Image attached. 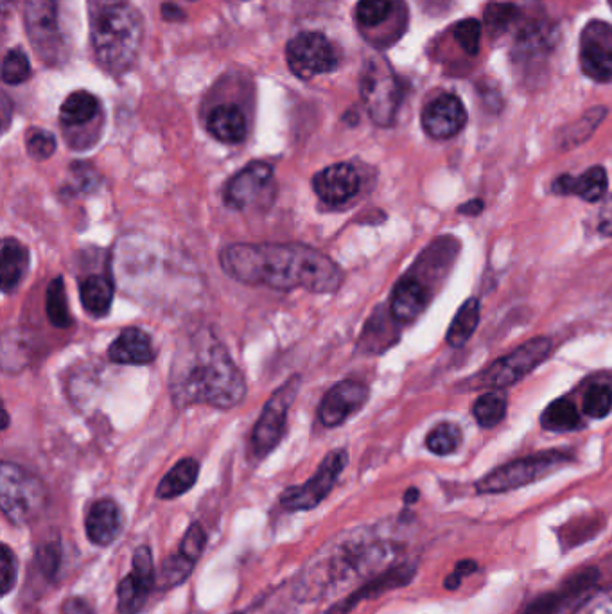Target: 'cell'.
Instances as JSON below:
<instances>
[{"label": "cell", "instance_id": "1", "mask_svg": "<svg viewBox=\"0 0 612 614\" xmlns=\"http://www.w3.org/2000/svg\"><path fill=\"white\" fill-rule=\"evenodd\" d=\"M232 279L272 290L336 293L343 282L340 266L329 255L302 243H237L219 255Z\"/></svg>", "mask_w": 612, "mask_h": 614}, {"label": "cell", "instance_id": "2", "mask_svg": "<svg viewBox=\"0 0 612 614\" xmlns=\"http://www.w3.org/2000/svg\"><path fill=\"white\" fill-rule=\"evenodd\" d=\"M171 399L178 408L205 404L228 410L245 399L246 381L227 347L207 327L180 343L169 376Z\"/></svg>", "mask_w": 612, "mask_h": 614}, {"label": "cell", "instance_id": "3", "mask_svg": "<svg viewBox=\"0 0 612 614\" xmlns=\"http://www.w3.org/2000/svg\"><path fill=\"white\" fill-rule=\"evenodd\" d=\"M397 557L394 544L367 541L363 537H345L341 543H329L316 555L300 577V593L307 598L333 593L343 584L359 577L374 575L390 566Z\"/></svg>", "mask_w": 612, "mask_h": 614}, {"label": "cell", "instance_id": "4", "mask_svg": "<svg viewBox=\"0 0 612 614\" xmlns=\"http://www.w3.org/2000/svg\"><path fill=\"white\" fill-rule=\"evenodd\" d=\"M92 47L106 71H130L142 44V20L130 0H88Z\"/></svg>", "mask_w": 612, "mask_h": 614}, {"label": "cell", "instance_id": "5", "mask_svg": "<svg viewBox=\"0 0 612 614\" xmlns=\"http://www.w3.org/2000/svg\"><path fill=\"white\" fill-rule=\"evenodd\" d=\"M47 505L42 480L11 462L0 465V507L13 525H29L40 518Z\"/></svg>", "mask_w": 612, "mask_h": 614}, {"label": "cell", "instance_id": "6", "mask_svg": "<svg viewBox=\"0 0 612 614\" xmlns=\"http://www.w3.org/2000/svg\"><path fill=\"white\" fill-rule=\"evenodd\" d=\"M550 338H534L465 381L467 390H503L534 372L551 354Z\"/></svg>", "mask_w": 612, "mask_h": 614}, {"label": "cell", "instance_id": "7", "mask_svg": "<svg viewBox=\"0 0 612 614\" xmlns=\"http://www.w3.org/2000/svg\"><path fill=\"white\" fill-rule=\"evenodd\" d=\"M571 458L559 451H546L532 457L517 458L498 469L485 474L476 482V491L480 494H503L517 491L526 485L543 480L551 473L559 471L560 467L569 464Z\"/></svg>", "mask_w": 612, "mask_h": 614}, {"label": "cell", "instance_id": "8", "mask_svg": "<svg viewBox=\"0 0 612 614\" xmlns=\"http://www.w3.org/2000/svg\"><path fill=\"white\" fill-rule=\"evenodd\" d=\"M361 97L377 126H392L401 105V87L390 65L381 58L368 60L361 76Z\"/></svg>", "mask_w": 612, "mask_h": 614}, {"label": "cell", "instance_id": "9", "mask_svg": "<svg viewBox=\"0 0 612 614\" xmlns=\"http://www.w3.org/2000/svg\"><path fill=\"white\" fill-rule=\"evenodd\" d=\"M347 462L349 455L345 449H336L333 453H329L309 482L289 487L282 492L280 496L282 509L289 512L316 509L333 491L340 474L347 467Z\"/></svg>", "mask_w": 612, "mask_h": 614}, {"label": "cell", "instance_id": "10", "mask_svg": "<svg viewBox=\"0 0 612 614\" xmlns=\"http://www.w3.org/2000/svg\"><path fill=\"white\" fill-rule=\"evenodd\" d=\"M275 196L277 184L272 166L266 162H252L228 182L225 202L237 211L266 209L275 202Z\"/></svg>", "mask_w": 612, "mask_h": 614}, {"label": "cell", "instance_id": "11", "mask_svg": "<svg viewBox=\"0 0 612 614\" xmlns=\"http://www.w3.org/2000/svg\"><path fill=\"white\" fill-rule=\"evenodd\" d=\"M300 385L302 381L298 376L289 379L288 383L280 386L264 406L263 413L255 424L254 435H252L255 457L264 458L279 446L280 440L284 437L289 408L297 399Z\"/></svg>", "mask_w": 612, "mask_h": 614}, {"label": "cell", "instance_id": "12", "mask_svg": "<svg viewBox=\"0 0 612 614\" xmlns=\"http://www.w3.org/2000/svg\"><path fill=\"white\" fill-rule=\"evenodd\" d=\"M289 69L300 79H311L338 67V54L322 33H300L286 47Z\"/></svg>", "mask_w": 612, "mask_h": 614}, {"label": "cell", "instance_id": "13", "mask_svg": "<svg viewBox=\"0 0 612 614\" xmlns=\"http://www.w3.org/2000/svg\"><path fill=\"white\" fill-rule=\"evenodd\" d=\"M157 586L153 553L149 546H139L133 553L132 573L126 575L117 588L119 614H137L146 606L151 589Z\"/></svg>", "mask_w": 612, "mask_h": 614}, {"label": "cell", "instance_id": "14", "mask_svg": "<svg viewBox=\"0 0 612 614\" xmlns=\"http://www.w3.org/2000/svg\"><path fill=\"white\" fill-rule=\"evenodd\" d=\"M580 67L598 83L612 81V26L602 20L589 22L580 35Z\"/></svg>", "mask_w": 612, "mask_h": 614}, {"label": "cell", "instance_id": "15", "mask_svg": "<svg viewBox=\"0 0 612 614\" xmlns=\"http://www.w3.org/2000/svg\"><path fill=\"white\" fill-rule=\"evenodd\" d=\"M27 35L35 45L40 58L60 56L62 36L58 29L54 0H26Z\"/></svg>", "mask_w": 612, "mask_h": 614}, {"label": "cell", "instance_id": "16", "mask_svg": "<svg viewBox=\"0 0 612 614\" xmlns=\"http://www.w3.org/2000/svg\"><path fill=\"white\" fill-rule=\"evenodd\" d=\"M370 390L365 383L356 379H345L338 385H334L325 394L318 417L325 428H336L350 419L354 413H358L368 401Z\"/></svg>", "mask_w": 612, "mask_h": 614}, {"label": "cell", "instance_id": "17", "mask_svg": "<svg viewBox=\"0 0 612 614\" xmlns=\"http://www.w3.org/2000/svg\"><path fill=\"white\" fill-rule=\"evenodd\" d=\"M467 112L458 97L442 94L433 99L422 112V128L429 137L446 141L464 130Z\"/></svg>", "mask_w": 612, "mask_h": 614}, {"label": "cell", "instance_id": "18", "mask_svg": "<svg viewBox=\"0 0 612 614\" xmlns=\"http://www.w3.org/2000/svg\"><path fill=\"white\" fill-rule=\"evenodd\" d=\"M358 171L350 164H334L313 176L316 196L327 205H343L359 193Z\"/></svg>", "mask_w": 612, "mask_h": 614}, {"label": "cell", "instance_id": "19", "mask_svg": "<svg viewBox=\"0 0 612 614\" xmlns=\"http://www.w3.org/2000/svg\"><path fill=\"white\" fill-rule=\"evenodd\" d=\"M123 510L114 500H99L88 509L85 532L96 546H110L123 532Z\"/></svg>", "mask_w": 612, "mask_h": 614}, {"label": "cell", "instance_id": "20", "mask_svg": "<svg viewBox=\"0 0 612 614\" xmlns=\"http://www.w3.org/2000/svg\"><path fill=\"white\" fill-rule=\"evenodd\" d=\"M429 302L428 286L415 275H408L395 286L390 315L399 324H410L417 320Z\"/></svg>", "mask_w": 612, "mask_h": 614}, {"label": "cell", "instance_id": "21", "mask_svg": "<svg viewBox=\"0 0 612 614\" xmlns=\"http://www.w3.org/2000/svg\"><path fill=\"white\" fill-rule=\"evenodd\" d=\"M553 193L564 196H578L584 202H600L607 194L609 180L607 171L602 166L589 167L586 173L580 176L560 175L553 185Z\"/></svg>", "mask_w": 612, "mask_h": 614}, {"label": "cell", "instance_id": "22", "mask_svg": "<svg viewBox=\"0 0 612 614\" xmlns=\"http://www.w3.org/2000/svg\"><path fill=\"white\" fill-rule=\"evenodd\" d=\"M108 358L119 365H148L155 360L151 338L137 327L124 329L108 349Z\"/></svg>", "mask_w": 612, "mask_h": 614}, {"label": "cell", "instance_id": "23", "mask_svg": "<svg viewBox=\"0 0 612 614\" xmlns=\"http://www.w3.org/2000/svg\"><path fill=\"white\" fill-rule=\"evenodd\" d=\"M207 130L219 142L239 144L245 141L248 124L239 106L219 105L207 117Z\"/></svg>", "mask_w": 612, "mask_h": 614}, {"label": "cell", "instance_id": "24", "mask_svg": "<svg viewBox=\"0 0 612 614\" xmlns=\"http://www.w3.org/2000/svg\"><path fill=\"white\" fill-rule=\"evenodd\" d=\"M29 268V250L17 239L6 237L0 252V286L9 295L17 290Z\"/></svg>", "mask_w": 612, "mask_h": 614}, {"label": "cell", "instance_id": "25", "mask_svg": "<svg viewBox=\"0 0 612 614\" xmlns=\"http://www.w3.org/2000/svg\"><path fill=\"white\" fill-rule=\"evenodd\" d=\"M413 577H415V566L413 564H397L394 568L374 577V580H370L367 586H363L352 597L347 598V602L340 609L347 613L350 607L356 606L361 598L377 597L388 589L403 588L408 582H411Z\"/></svg>", "mask_w": 612, "mask_h": 614}, {"label": "cell", "instance_id": "26", "mask_svg": "<svg viewBox=\"0 0 612 614\" xmlns=\"http://www.w3.org/2000/svg\"><path fill=\"white\" fill-rule=\"evenodd\" d=\"M79 299L88 315L103 318L110 313L114 300V284L103 275H88L79 284Z\"/></svg>", "mask_w": 612, "mask_h": 614}, {"label": "cell", "instance_id": "27", "mask_svg": "<svg viewBox=\"0 0 612 614\" xmlns=\"http://www.w3.org/2000/svg\"><path fill=\"white\" fill-rule=\"evenodd\" d=\"M200 464L194 458H184L158 483L157 496L160 500H173L193 489L198 480Z\"/></svg>", "mask_w": 612, "mask_h": 614}, {"label": "cell", "instance_id": "28", "mask_svg": "<svg viewBox=\"0 0 612 614\" xmlns=\"http://www.w3.org/2000/svg\"><path fill=\"white\" fill-rule=\"evenodd\" d=\"M478 324H480V302L478 299L465 300L447 329V343L455 349L464 347L478 329Z\"/></svg>", "mask_w": 612, "mask_h": 614}, {"label": "cell", "instance_id": "29", "mask_svg": "<svg viewBox=\"0 0 612 614\" xmlns=\"http://www.w3.org/2000/svg\"><path fill=\"white\" fill-rule=\"evenodd\" d=\"M541 426L544 430L555 431V433H569V431L580 430L584 424H582V417L573 401L557 399L548 404V408L541 415Z\"/></svg>", "mask_w": 612, "mask_h": 614}, {"label": "cell", "instance_id": "30", "mask_svg": "<svg viewBox=\"0 0 612 614\" xmlns=\"http://www.w3.org/2000/svg\"><path fill=\"white\" fill-rule=\"evenodd\" d=\"M99 112L96 96L87 90H78L63 101L60 119L65 126H83L90 123Z\"/></svg>", "mask_w": 612, "mask_h": 614}, {"label": "cell", "instance_id": "31", "mask_svg": "<svg viewBox=\"0 0 612 614\" xmlns=\"http://www.w3.org/2000/svg\"><path fill=\"white\" fill-rule=\"evenodd\" d=\"M507 406V395L501 394L499 390H492L489 394L480 395L476 399L473 406L474 419L481 428H494L505 419Z\"/></svg>", "mask_w": 612, "mask_h": 614}, {"label": "cell", "instance_id": "32", "mask_svg": "<svg viewBox=\"0 0 612 614\" xmlns=\"http://www.w3.org/2000/svg\"><path fill=\"white\" fill-rule=\"evenodd\" d=\"M45 311L49 322L58 329H67L72 324L69 313V302H67V291L63 277H56L49 288L45 297Z\"/></svg>", "mask_w": 612, "mask_h": 614}, {"label": "cell", "instance_id": "33", "mask_svg": "<svg viewBox=\"0 0 612 614\" xmlns=\"http://www.w3.org/2000/svg\"><path fill=\"white\" fill-rule=\"evenodd\" d=\"M604 117L605 108H595V110L587 112L582 119H578L577 123L568 126L564 133L560 135V148L562 150H571V148H575L578 144L587 141L593 135L596 128H598V124L604 121Z\"/></svg>", "mask_w": 612, "mask_h": 614}, {"label": "cell", "instance_id": "34", "mask_svg": "<svg viewBox=\"0 0 612 614\" xmlns=\"http://www.w3.org/2000/svg\"><path fill=\"white\" fill-rule=\"evenodd\" d=\"M194 562L187 559L184 553H175L169 555L166 561L162 562L160 570L157 573V586L160 589H173L180 584H184L185 580L191 577L193 573Z\"/></svg>", "mask_w": 612, "mask_h": 614}, {"label": "cell", "instance_id": "35", "mask_svg": "<svg viewBox=\"0 0 612 614\" xmlns=\"http://www.w3.org/2000/svg\"><path fill=\"white\" fill-rule=\"evenodd\" d=\"M462 446V430L451 424V422H442L429 431L426 437V448L438 457H446L455 453L456 449Z\"/></svg>", "mask_w": 612, "mask_h": 614}, {"label": "cell", "instance_id": "36", "mask_svg": "<svg viewBox=\"0 0 612 614\" xmlns=\"http://www.w3.org/2000/svg\"><path fill=\"white\" fill-rule=\"evenodd\" d=\"M582 410L591 419H604L612 412V385L596 381L584 395Z\"/></svg>", "mask_w": 612, "mask_h": 614}, {"label": "cell", "instance_id": "37", "mask_svg": "<svg viewBox=\"0 0 612 614\" xmlns=\"http://www.w3.org/2000/svg\"><path fill=\"white\" fill-rule=\"evenodd\" d=\"M395 0H359L356 17L363 27H376L383 24L394 11Z\"/></svg>", "mask_w": 612, "mask_h": 614}, {"label": "cell", "instance_id": "38", "mask_svg": "<svg viewBox=\"0 0 612 614\" xmlns=\"http://www.w3.org/2000/svg\"><path fill=\"white\" fill-rule=\"evenodd\" d=\"M31 76V65L26 53L20 49H11L2 62V81L6 85H20Z\"/></svg>", "mask_w": 612, "mask_h": 614}, {"label": "cell", "instance_id": "39", "mask_svg": "<svg viewBox=\"0 0 612 614\" xmlns=\"http://www.w3.org/2000/svg\"><path fill=\"white\" fill-rule=\"evenodd\" d=\"M517 15H519V9L512 4H490L489 8L485 9V24L492 35L494 33L501 35L514 24Z\"/></svg>", "mask_w": 612, "mask_h": 614}, {"label": "cell", "instance_id": "40", "mask_svg": "<svg viewBox=\"0 0 612 614\" xmlns=\"http://www.w3.org/2000/svg\"><path fill=\"white\" fill-rule=\"evenodd\" d=\"M455 38L465 53L476 56L480 53L481 24L476 18H467L455 27Z\"/></svg>", "mask_w": 612, "mask_h": 614}, {"label": "cell", "instance_id": "41", "mask_svg": "<svg viewBox=\"0 0 612 614\" xmlns=\"http://www.w3.org/2000/svg\"><path fill=\"white\" fill-rule=\"evenodd\" d=\"M17 557L8 544H0V593L6 597L17 584Z\"/></svg>", "mask_w": 612, "mask_h": 614}, {"label": "cell", "instance_id": "42", "mask_svg": "<svg viewBox=\"0 0 612 614\" xmlns=\"http://www.w3.org/2000/svg\"><path fill=\"white\" fill-rule=\"evenodd\" d=\"M27 153L35 160H47L53 157L56 151V139L53 133L44 132V130H31L27 133L26 139Z\"/></svg>", "mask_w": 612, "mask_h": 614}, {"label": "cell", "instance_id": "43", "mask_svg": "<svg viewBox=\"0 0 612 614\" xmlns=\"http://www.w3.org/2000/svg\"><path fill=\"white\" fill-rule=\"evenodd\" d=\"M205 544H207V536H205V530L202 525L193 523L189 530L185 532L184 539L180 543V550L178 552L184 553L187 559L196 562L202 557L203 550H205Z\"/></svg>", "mask_w": 612, "mask_h": 614}, {"label": "cell", "instance_id": "44", "mask_svg": "<svg viewBox=\"0 0 612 614\" xmlns=\"http://www.w3.org/2000/svg\"><path fill=\"white\" fill-rule=\"evenodd\" d=\"M598 579H600V573L596 568H584L569 577L568 582L562 586V593L568 598L577 597L587 589L593 588Z\"/></svg>", "mask_w": 612, "mask_h": 614}, {"label": "cell", "instance_id": "45", "mask_svg": "<svg viewBox=\"0 0 612 614\" xmlns=\"http://www.w3.org/2000/svg\"><path fill=\"white\" fill-rule=\"evenodd\" d=\"M573 614H612V586L595 591Z\"/></svg>", "mask_w": 612, "mask_h": 614}, {"label": "cell", "instance_id": "46", "mask_svg": "<svg viewBox=\"0 0 612 614\" xmlns=\"http://www.w3.org/2000/svg\"><path fill=\"white\" fill-rule=\"evenodd\" d=\"M569 600L562 591L560 593H546L543 597L535 598L523 614H559L562 606Z\"/></svg>", "mask_w": 612, "mask_h": 614}, {"label": "cell", "instance_id": "47", "mask_svg": "<svg viewBox=\"0 0 612 614\" xmlns=\"http://www.w3.org/2000/svg\"><path fill=\"white\" fill-rule=\"evenodd\" d=\"M36 561L40 564V570L44 571V575L54 579V573L60 568V546L56 543L45 544L36 555Z\"/></svg>", "mask_w": 612, "mask_h": 614}, {"label": "cell", "instance_id": "48", "mask_svg": "<svg viewBox=\"0 0 612 614\" xmlns=\"http://www.w3.org/2000/svg\"><path fill=\"white\" fill-rule=\"evenodd\" d=\"M478 570V562L473 561V559H465V561H460L456 564L455 571L444 580V586L449 591H455V589L460 588V584H462V579L467 577V575H471L474 571Z\"/></svg>", "mask_w": 612, "mask_h": 614}, {"label": "cell", "instance_id": "49", "mask_svg": "<svg viewBox=\"0 0 612 614\" xmlns=\"http://www.w3.org/2000/svg\"><path fill=\"white\" fill-rule=\"evenodd\" d=\"M62 614H96V611L85 598L70 597L63 602Z\"/></svg>", "mask_w": 612, "mask_h": 614}, {"label": "cell", "instance_id": "50", "mask_svg": "<svg viewBox=\"0 0 612 614\" xmlns=\"http://www.w3.org/2000/svg\"><path fill=\"white\" fill-rule=\"evenodd\" d=\"M598 230H600L602 236L612 237V194L607 198V202L604 203V207L600 211Z\"/></svg>", "mask_w": 612, "mask_h": 614}, {"label": "cell", "instance_id": "51", "mask_svg": "<svg viewBox=\"0 0 612 614\" xmlns=\"http://www.w3.org/2000/svg\"><path fill=\"white\" fill-rule=\"evenodd\" d=\"M483 211V202L481 200H473V202L464 203L458 212L460 214H467V216H478Z\"/></svg>", "mask_w": 612, "mask_h": 614}, {"label": "cell", "instance_id": "52", "mask_svg": "<svg viewBox=\"0 0 612 614\" xmlns=\"http://www.w3.org/2000/svg\"><path fill=\"white\" fill-rule=\"evenodd\" d=\"M162 11H164V17H166L167 20H182V18H184V11L180 8H176V6H171V4H166V6L162 8Z\"/></svg>", "mask_w": 612, "mask_h": 614}, {"label": "cell", "instance_id": "53", "mask_svg": "<svg viewBox=\"0 0 612 614\" xmlns=\"http://www.w3.org/2000/svg\"><path fill=\"white\" fill-rule=\"evenodd\" d=\"M417 500H419V491L417 489H410V491L406 492V496H404L406 503H415Z\"/></svg>", "mask_w": 612, "mask_h": 614}]
</instances>
